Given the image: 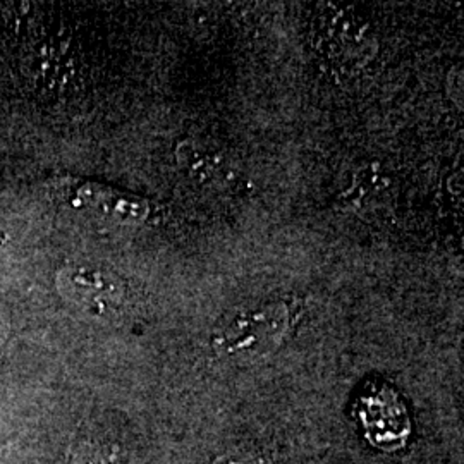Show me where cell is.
Wrapping results in <instances>:
<instances>
[{"mask_svg": "<svg viewBox=\"0 0 464 464\" xmlns=\"http://www.w3.org/2000/svg\"><path fill=\"white\" fill-rule=\"evenodd\" d=\"M293 315L285 303H266L232 316L217 332L214 348L220 356L255 362L279 348L291 327Z\"/></svg>", "mask_w": 464, "mask_h": 464, "instance_id": "cell-1", "label": "cell"}, {"mask_svg": "<svg viewBox=\"0 0 464 464\" xmlns=\"http://www.w3.org/2000/svg\"><path fill=\"white\" fill-rule=\"evenodd\" d=\"M353 11L335 9L316 21V47L332 63L349 67L360 64L373 53L368 24Z\"/></svg>", "mask_w": 464, "mask_h": 464, "instance_id": "cell-2", "label": "cell"}, {"mask_svg": "<svg viewBox=\"0 0 464 464\" xmlns=\"http://www.w3.org/2000/svg\"><path fill=\"white\" fill-rule=\"evenodd\" d=\"M57 285L71 303L95 315L114 314L126 298L122 281L95 266H66L57 277Z\"/></svg>", "mask_w": 464, "mask_h": 464, "instance_id": "cell-3", "label": "cell"}, {"mask_svg": "<svg viewBox=\"0 0 464 464\" xmlns=\"http://www.w3.org/2000/svg\"><path fill=\"white\" fill-rule=\"evenodd\" d=\"M392 181L379 170L377 166H368L356 172L353 186L341 195V201L351 212L373 214L379 212L391 199Z\"/></svg>", "mask_w": 464, "mask_h": 464, "instance_id": "cell-4", "label": "cell"}, {"mask_svg": "<svg viewBox=\"0 0 464 464\" xmlns=\"http://www.w3.org/2000/svg\"><path fill=\"white\" fill-rule=\"evenodd\" d=\"M179 162L197 183L214 181L217 178H222L226 172L222 157L212 150L201 149L198 145L184 143L179 151Z\"/></svg>", "mask_w": 464, "mask_h": 464, "instance_id": "cell-5", "label": "cell"}, {"mask_svg": "<svg viewBox=\"0 0 464 464\" xmlns=\"http://www.w3.org/2000/svg\"><path fill=\"white\" fill-rule=\"evenodd\" d=\"M212 464H274L270 458H266V454L260 452H246V450H239V452H229V454H222L214 459Z\"/></svg>", "mask_w": 464, "mask_h": 464, "instance_id": "cell-6", "label": "cell"}]
</instances>
